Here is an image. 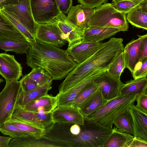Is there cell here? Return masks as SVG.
Listing matches in <instances>:
<instances>
[{
	"instance_id": "45",
	"label": "cell",
	"mask_w": 147,
	"mask_h": 147,
	"mask_svg": "<svg viewBox=\"0 0 147 147\" xmlns=\"http://www.w3.org/2000/svg\"><path fill=\"white\" fill-rule=\"evenodd\" d=\"M13 138L10 136H0V147H8L9 143Z\"/></svg>"
},
{
	"instance_id": "19",
	"label": "cell",
	"mask_w": 147,
	"mask_h": 147,
	"mask_svg": "<svg viewBox=\"0 0 147 147\" xmlns=\"http://www.w3.org/2000/svg\"><path fill=\"white\" fill-rule=\"evenodd\" d=\"M128 111L132 117L134 137H140L147 141V114L138 109L134 105Z\"/></svg>"
},
{
	"instance_id": "2",
	"label": "cell",
	"mask_w": 147,
	"mask_h": 147,
	"mask_svg": "<svg viewBox=\"0 0 147 147\" xmlns=\"http://www.w3.org/2000/svg\"><path fill=\"white\" fill-rule=\"evenodd\" d=\"M123 39L113 37L102 43L98 49L86 60L78 64L68 74L59 86V93H64L76 85L94 71L107 69L124 47Z\"/></svg>"
},
{
	"instance_id": "31",
	"label": "cell",
	"mask_w": 147,
	"mask_h": 147,
	"mask_svg": "<svg viewBox=\"0 0 147 147\" xmlns=\"http://www.w3.org/2000/svg\"><path fill=\"white\" fill-rule=\"evenodd\" d=\"M0 13L12 24L30 43L36 40L35 38L20 21L14 13L2 7H0Z\"/></svg>"
},
{
	"instance_id": "30",
	"label": "cell",
	"mask_w": 147,
	"mask_h": 147,
	"mask_svg": "<svg viewBox=\"0 0 147 147\" xmlns=\"http://www.w3.org/2000/svg\"><path fill=\"white\" fill-rule=\"evenodd\" d=\"M99 86V84L94 82L88 86L76 96L70 107L80 109L98 89Z\"/></svg>"
},
{
	"instance_id": "12",
	"label": "cell",
	"mask_w": 147,
	"mask_h": 147,
	"mask_svg": "<svg viewBox=\"0 0 147 147\" xmlns=\"http://www.w3.org/2000/svg\"><path fill=\"white\" fill-rule=\"evenodd\" d=\"M94 82L99 84V89L105 98L109 100L120 95L124 83L110 75L106 70L98 76Z\"/></svg>"
},
{
	"instance_id": "43",
	"label": "cell",
	"mask_w": 147,
	"mask_h": 147,
	"mask_svg": "<svg viewBox=\"0 0 147 147\" xmlns=\"http://www.w3.org/2000/svg\"><path fill=\"white\" fill-rule=\"evenodd\" d=\"M129 147H147V141L141 138L134 137Z\"/></svg>"
},
{
	"instance_id": "37",
	"label": "cell",
	"mask_w": 147,
	"mask_h": 147,
	"mask_svg": "<svg viewBox=\"0 0 147 147\" xmlns=\"http://www.w3.org/2000/svg\"><path fill=\"white\" fill-rule=\"evenodd\" d=\"M112 2V4L116 9L126 14L137 6L129 0H114Z\"/></svg>"
},
{
	"instance_id": "27",
	"label": "cell",
	"mask_w": 147,
	"mask_h": 147,
	"mask_svg": "<svg viewBox=\"0 0 147 147\" xmlns=\"http://www.w3.org/2000/svg\"><path fill=\"white\" fill-rule=\"evenodd\" d=\"M147 92V77L131 80L124 84L121 90L120 95H137Z\"/></svg>"
},
{
	"instance_id": "46",
	"label": "cell",
	"mask_w": 147,
	"mask_h": 147,
	"mask_svg": "<svg viewBox=\"0 0 147 147\" xmlns=\"http://www.w3.org/2000/svg\"><path fill=\"white\" fill-rule=\"evenodd\" d=\"M138 5L143 10L147 13V0L142 2Z\"/></svg>"
},
{
	"instance_id": "21",
	"label": "cell",
	"mask_w": 147,
	"mask_h": 147,
	"mask_svg": "<svg viewBox=\"0 0 147 147\" xmlns=\"http://www.w3.org/2000/svg\"><path fill=\"white\" fill-rule=\"evenodd\" d=\"M43 114L27 111L16 106L11 118L29 124L35 127L45 129L43 126Z\"/></svg>"
},
{
	"instance_id": "34",
	"label": "cell",
	"mask_w": 147,
	"mask_h": 147,
	"mask_svg": "<svg viewBox=\"0 0 147 147\" xmlns=\"http://www.w3.org/2000/svg\"><path fill=\"white\" fill-rule=\"evenodd\" d=\"M125 68L124 55L122 52L114 60L106 71L113 77L120 80L121 75Z\"/></svg>"
},
{
	"instance_id": "25",
	"label": "cell",
	"mask_w": 147,
	"mask_h": 147,
	"mask_svg": "<svg viewBox=\"0 0 147 147\" xmlns=\"http://www.w3.org/2000/svg\"><path fill=\"white\" fill-rule=\"evenodd\" d=\"M30 45L28 41L20 39L0 38V49L5 52L11 51L17 54H27Z\"/></svg>"
},
{
	"instance_id": "1",
	"label": "cell",
	"mask_w": 147,
	"mask_h": 147,
	"mask_svg": "<svg viewBox=\"0 0 147 147\" xmlns=\"http://www.w3.org/2000/svg\"><path fill=\"white\" fill-rule=\"evenodd\" d=\"M30 43L26 54L27 64L32 69L42 68L53 80L64 78L78 64L66 50L37 40Z\"/></svg>"
},
{
	"instance_id": "26",
	"label": "cell",
	"mask_w": 147,
	"mask_h": 147,
	"mask_svg": "<svg viewBox=\"0 0 147 147\" xmlns=\"http://www.w3.org/2000/svg\"><path fill=\"white\" fill-rule=\"evenodd\" d=\"M98 89L79 109L84 117H87L100 109L108 101Z\"/></svg>"
},
{
	"instance_id": "44",
	"label": "cell",
	"mask_w": 147,
	"mask_h": 147,
	"mask_svg": "<svg viewBox=\"0 0 147 147\" xmlns=\"http://www.w3.org/2000/svg\"><path fill=\"white\" fill-rule=\"evenodd\" d=\"M146 59H147V36L144 39L142 45L139 62H141Z\"/></svg>"
},
{
	"instance_id": "10",
	"label": "cell",
	"mask_w": 147,
	"mask_h": 147,
	"mask_svg": "<svg viewBox=\"0 0 147 147\" xmlns=\"http://www.w3.org/2000/svg\"><path fill=\"white\" fill-rule=\"evenodd\" d=\"M53 21L61 31L63 38L68 42V47L82 40L84 30L71 22L65 14L61 12Z\"/></svg>"
},
{
	"instance_id": "48",
	"label": "cell",
	"mask_w": 147,
	"mask_h": 147,
	"mask_svg": "<svg viewBox=\"0 0 147 147\" xmlns=\"http://www.w3.org/2000/svg\"><path fill=\"white\" fill-rule=\"evenodd\" d=\"M4 82V80L2 78H0V84L1 82Z\"/></svg>"
},
{
	"instance_id": "22",
	"label": "cell",
	"mask_w": 147,
	"mask_h": 147,
	"mask_svg": "<svg viewBox=\"0 0 147 147\" xmlns=\"http://www.w3.org/2000/svg\"><path fill=\"white\" fill-rule=\"evenodd\" d=\"M52 81H51L28 92H24L21 89L18 94L16 106L22 107L48 94V91L52 88Z\"/></svg>"
},
{
	"instance_id": "5",
	"label": "cell",
	"mask_w": 147,
	"mask_h": 147,
	"mask_svg": "<svg viewBox=\"0 0 147 147\" xmlns=\"http://www.w3.org/2000/svg\"><path fill=\"white\" fill-rule=\"evenodd\" d=\"M80 125V147H103L113 129L103 126L88 118Z\"/></svg>"
},
{
	"instance_id": "15",
	"label": "cell",
	"mask_w": 147,
	"mask_h": 147,
	"mask_svg": "<svg viewBox=\"0 0 147 147\" xmlns=\"http://www.w3.org/2000/svg\"><path fill=\"white\" fill-rule=\"evenodd\" d=\"M102 43L81 40L71 47H68L66 50L73 60L78 64L92 55L98 49Z\"/></svg>"
},
{
	"instance_id": "6",
	"label": "cell",
	"mask_w": 147,
	"mask_h": 147,
	"mask_svg": "<svg viewBox=\"0 0 147 147\" xmlns=\"http://www.w3.org/2000/svg\"><path fill=\"white\" fill-rule=\"evenodd\" d=\"M21 89L20 81L6 82L0 93V126L11 119Z\"/></svg>"
},
{
	"instance_id": "32",
	"label": "cell",
	"mask_w": 147,
	"mask_h": 147,
	"mask_svg": "<svg viewBox=\"0 0 147 147\" xmlns=\"http://www.w3.org/2000/svg\"><path fill=\"white\" fill-rule=\"evenodd\" d=\"M113 124L119 130L134 135L132 117L128 110L118 116L114 121Z\"/></svg>"
},
{
	"instance_id": "49",
	"label": "cell",
	"mask_w": 147,
	"mask_h": 147,
	"mask_svg": "<svg viewBox=\"0 0 147 147\" xmlns=\"http://www.w3.org/2000/svg\"><path fill=\"white\" fill-rule=\"evenodd\" d=\"M5 0H0V3H2Z\"/></svg>"
},
{
	"instance_id": "14",
	"label": "cell",
	"mask_w": 147,
	"mask_h": 147,
	"mask_svg": "<svg viewBox=\"0 0 147 147\" xmlns=\"http://www.w3.org/2000/svg\"><path fill=\"white\" fill-rule=\"evenodd\" d=\"M51 115L53 123L84 124V117L79 109L72 107L57 106Z\"/></svg>"
},
{
	"instance_id": "17",
	"label": "cell",
	"mask_w": 147,
	"mask_h": 147,
	"mask_svg": "<svg viewBox=\"0 0 147 147\" xmlns=\"http://www.w3.org/2000/svg\"><path fill=\"white\" fill-rule=\"evenodd\" d=\"M94 9L82 4L72 6L67 16L77 26L83 30L89 26Z\"/></svg>"
},
{
	"instance_id": "38",
	"label": "cell",
	"mask_w": 147,
	"mask_h": 147,
	"mask_svg": "<svg viewBox=\"0 0 147 147\" xmlns=\"http://www.w3.org/2000/svg\"><path fill=\"white\" fill-rule=\"evenodd\" d=\"M132 74L134 80L147 77V59L137 63Z\"/></svg>"
},
{
	"instance_id": "39",
	"label": "cell",
	"mask_w": 147,
	"mask_h": 147,
	"mask_svg": "<svg viewBox=\"0 0 147 147\" xmlns=\"http://www.w3.org/2000/svg\"><path fill=\"white\" fill-rule=\"evenodd\" d=\"M21 89L28 92L35 89L40 86L27 74L25 75L20 80Z\"/></svg>"
},
{
	"instance_id": "28",
	"label": "cell",
	"mask_w": 147,
	"mask_h": 147,
	"mask_svg": "<svg viewBox=\"0 0 147 147\" xmlns=\"http://www.w3.org/2000/svg\"><path fill=\"white\" fill-rule=\"evenodd\" d=\"M0 38H14L28 41L16 27L0 13Z\"/></svg>"
},
{
	"instance_id": "40",
	"label": "cell",
	"mask_w": 147,
	"mask_h": 147,
	"mask_svg": "<svg viewBox=\"0 0 147 147\" xmlns=\"http://www.w3.org/2000/svg\"><path fill=\"white\" fill-rule=\"evenodd\" d=\"M135 100L137 102L136 107L147 114V92L137 95Z\"/></svg>"
},
{
	"instance_id": "7",
	"label": "cell",
	"mask_w": 147,
	"mask_h": 147,
	"mask_svg": "<svg viewBox=\"0 0 147 147\" xmlns=\"http://www.w3.org/2000/svg\"><path fill=\"white\" fill-rule=\"evenodd\" d=\"M34 19L37 24L50 23L60 14L56 0H30Z\"/></svg>"
},
{
	"instance_id": "3",
	"label": "cell",
	"mask_w": 147,
	"mask_h": 147,
	"mask_svg": "<svg viewBox=\"0 0 147 147\" xmlns=\"http://www.w3.org/2000/svg\"><path fill=\"white\" fill-rule=\"evenodd\" d=\"M136 96L134 94L120 95L108 100L100 109L86 118L103 126L113 129L114 121L134 105Z\"/></svg>"
},
{
	"instance_id": "35",
	"label": "cell",
	"mask_w": 147,
	"mask_h": 147,
	"mask_svg": "<svg viewBox=\"0 0 147 147\" xmlns=\"http://www.w3.org/2000/svg\"><path fill=\"white\" fill-rule=\"evenodd\" d=\"M28 75L40 86L53 81V80L47 72L40 67L32 68L31 71Z\"/></svg>"
},
{
	"instance_id": "11",
	"label": "cell",
	"mask_w": 147,
	"mask_h": 147,
	"mask_svg": "<svg viewBox=\"0 0 147 147\" xmlns=\"http://www.w3.org/2000/svg\"><path fill=\"white\" fill-rule=\"evenodd\" d=\"M106 70L103 69L95 70L67 91L61 94L58 93L57 95V106L70 107L71 102L78 94L93 82L98 76Z\"/></svg>"
},
{
	"instance_id": "18",
	"label": "cell",
	"mask_w": 147,
	"mask_h": 147,
	"mask_svg": "<svg viewBox=\"0 0 147 147\" xmlns=\"http://www.w3.org/2000/svg\"><path fill=\"white\" fill-rule=\"evenodd\" d=\"M57 95L53 96L47 94L21 107L27 111L47 114L52 112L57 107Z\"/></svg>"
},
{
	"instance_id": "23",
	"label": "cell",
	"mask_w": 147,
	"mask_h": 147,
	"mask_svg": "<svg viewBox=\"0 0 147 147\" xmlns=\"http://www.w3.org/2000/svg\"><path fill=\"white\" fill-rule=\"evenodd\" d=\"M57 147L53 143L43 138L37 139L28 135L13 138L8 147Z\"/></svg>"
},
{
	"instance_id": "9",
	"label": "cell",
	"mask_w": 147,
	"mask_h": 147,
	"mask_svg": "<svg viewBox=\"0 0 147 147\" xmlns=\"http://www.w3.org/2000/svg\"><path fill=\"white\" fill-rule=\"evenodd\" d=\"M37 24L35 36L36 40L59 48L63 46L67 42L63 38L61 31L53 21Z\"/></svg>"
},
{
	"instance_id": "8",
	"label": "cell",
	"mask_w": 147,
	"mask_h": 147,
	"mask_svg": "<svg viewBox=\"0 0 147 147\" xmlns=\"http://www.w3.org/2000/svg\"><path fill=\"white\" fill-rule=\"evenodd\" d=\"M2 7L14 13L20 21L35 38L38 24L32 14L30 0H21L16 3L5 5Z\"/></svg>"
},
{
	"instance_id": "20",
	"label": "cell",
	"mask_w": 147,
	"mask_h": 147,
	"mask_svg": "<svg viewBox=\"0 0 147 147\" xmlns=\"http://www.w3.org/2000/svg\"><path fill=\"white\" fill-rule=\"evenodd\" d=\"M121 31L115 28L89 26L83 30V41L100 42Z\"/></svg>"
},
{
	"instance_id": "33",
	"label": "cell",
	"mask_w": 147,
	"mask_h": 147,
	"mask_svg": "<svg viewBox=\"0 0 147 147\" xmlns=\"http://www.w3.org/2000/svg\"><path fill=\"white\" fill-rule=\"evenodd\" d=\"M7 122L16 126L21 130L38 139L41 138L45 133V129H40L16 119L11 118Z\"/></svg>"
},
{
	"instance_id": "47",
	"label": "cell",
	"mask_w": 147,
	"mask_h": 147,
	"mask_svg": "<svg viewBox=\"0 0 147 147\" xmlns=\"http://www.w3.org/2000/svg\"><path fill=\"white\" fill-rule=\"evenodd\" d=\"M132 2L136 5H138L140 3L145 0H129Z\"/></svg>"
},
{
	"instance_id": "4",
	"label": "cell",
	"mask_w": 147,
	"mask_h": 147,
	"mask_svg": "<svg viewBox=\"0 0 147 147\" xmlns=\"http://www.w3.org/2000/svg\"><path fill=\"white\" fill-rule=\"evenodd\" d=\"M126 13L116 9L112 3H105L94 9L89 26L112 28L128 30Z\"/></svg>"
},
{
	"instance_id": "24",
	"label": "cell",
	"mask_w": 147,
	"mask_h": 147,
	"mask_svg": "<svg viewBox=\"0 0 147 147\" xmlns=\"http://www.w3.org/2000/svg\"><path fill=\"white\" fill-rule=\"evenodd\" d=\"M134 137L115 127L103 147H129Z\"/></svg>"
},
{
	"instance_id": "13",
	"label": "cell",
	"mask_w": 147,
	"mask_h": 147,
	"mask_svg": "<svg viewBox=\"0 0 147 147\" xmlns=\"http://www.w3.org/2000/svg\"><path fill=\"white\" fill-rule=\"evenodd\" d=\"M22 68L14 55L5 53H0V74L6 82L18 81L23 76Z\"/></svg>"
},
{
	"instance_id": "29",
	"label": "cell",
	"mask_w": 147,
	"mask_h": 147,
	"mask_svg": "<svg viewBox=\"0 0 147 147\" xmlns=\"http://www.w3.org/2000/svg\"><path fill=\"white\" fill-rule=\"evenodd\" d=\"M127 13L126 19L130 24L137 28L147 30V13L138 5Z\"/></svg>"
},
{
	"instance_id": "41",
	"label": "cell",
	"mask_w": 147,
	"mask_h": 147,
	"mask_svg": "<svg viewBox=\"0 0 147 147\" xmlns=\"http://www.w3.org/2000/svg\"><path fill=\"white\" fill-rule=\"evenodd\" d=\"M61 12L65 14L68 13L72 7V0H56Z\"/></svg>"
},
{
	"instance_id": "16",
	"label": "cell",
	"mask_w": 147,
	"mask_h": 147,
	"mask_svg": "<svg viewBox=\"0 0 147 147\" xmlns=\"http://www.w3.org/2000/svg\"><path fill=\"white\" fill-rule=\"evenodd\" d=\"M138 36V38L131 40L126 45L123 51L125 67L131 73L139 62L142 45L147 34Z\"/></svg>"
},
{
	"instance_id": "36",
	"label": "cell",
	"mask_w": 147,
	"mask_h": 147,
	"mask_svg": "<svg viewBox=\"0 0 147 147\" xmlns=\"http://www.w3.org/2000/svg\"><path fill=\"white\" fill-rule=\"evenodd\" d=\"M0 131L3 134L9 136L13 138L30 135L16 126L7 122L0 126Z\"/></svg>"
},
{
	"instance_id": "42",
	"label": "cell",
	"mask_w": 147,
	"mask_h": 147,
	"mask_svg": "<svg viewBox=\"0 0 147 147\" xmlns=\"http://www.w3.org/2000/svg\"><path fill=\"white\" fill-rule=\"evenodd\" d=\"M108 0H77L78 3L94 9L105 3Z\"/></svg>"
},
{
	"instance_id": "50",
	"label": "cell",
	"mask_w": 147,
	"mask_h": 147,
	"mask_svg": "<svg viewBox=\"0 0 147 147\" xmlns=\"http://www.w3.org/2000/svg\"><path fill=\"white\" fill-rule=\"evenodd\" d=\"M114 0H112V1H114Z\"/></svg>"
}]
</instances>
